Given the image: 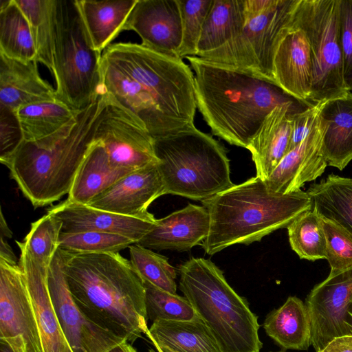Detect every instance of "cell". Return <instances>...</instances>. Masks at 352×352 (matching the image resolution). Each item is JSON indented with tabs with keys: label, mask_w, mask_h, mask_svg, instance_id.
Instances as JSON below:
<instances>
[{
	"label": "cell",
	"mask_w": 352,
	"mask_h": 352,
	"mask_svg": "<svg viewBox=\"0 0 352 352\" xmlns=\"http://www.w3.org/2000/svg\"><path fill=\"white\" fill-rule=\"evenodd\" d=\"M61 227L58 218L47 213L31 223L30 230L22 242L34 258L50 265L58 248Z\"/></svg>",
	"instance_id": "74e56055"
},
{
	"label": "cell",
	"mask_w": 352,
	"mask_h": 352,
	"mask_svg": "<svg viewBox=\"0 0 352 352\" xmlns=\"http://www.w3.org/2000/svg\"><path fill=\"white\" fill-rule=\"evenodd\" d=\"M317 114V104L308 106L294 114L289 151L299 145L309 135L316 124Z\"/></svg>",
	"instance_id": "7bdbcfd3"
},
{
	"label": "cell",
	"mask_w": 352,
	"mask_h": 352,
	"mask_svg": "<svg viewBox=\"0 0 352 352\" xmlns=\"http://www.w3.org/2000/svg\"><path fill=\"white\" fill-rule=\"evenodd\" d=\"M58 218L61 233L101 232L117 234L138 243L155 226L156 219L149 213L144 217H131L92 208L88 205L65 201L48 210Z\"/></svg>",
	"instance_id": "e0dca14e"
},
{
	"label": "cell",
	"mask_w": 352,
	"mask_h": 352,
	"mask_svg": "<svg viewBox=\"0 0 352 352\" xmlns=\"http://www.w3.org/2000/svg\"><path fill=\"white\" fill-rule=\"evenodd\" d=\"M107 352H138L127 341H124Z\"/></svg>",
	"instance_id": "7dc6e473"
},
{
	"label": "cell",
	"mask_w": 352,
	"mask_h": 352,
	"mask_svg": "<svg viewBox=\"0 0 352 352\" xmlns=\"http://www.w3.org/2000/svg\"><path fill=\"white\" fill-rule=\"evenodd\" d=\"M322 131L318 114L309 135L289 151L264 181L274 192L288 194L300 190L306 182L322 175L328 166L322 150Z\"/></svg>",
	"instance_id": "ffe728a7"
},
{
	"label": "cell",
	"mask_w": 352,
	"mask_h": 352,
	"mask_svg": "<svg viewBox=\"0 0 352 352\" xmlns=\"http://www.w3.org/2000/svg\"><path fill=\"white\" fill-rule=\"evenodd\" d=\"M138 0H77L95 49L101 52L122 31Z\"/></svg>",
	"instance_id": "83f0119b"
},
{
	"label": "cell",
	"mask_w": 352,
	"mask_h": 352,
	"mask_svg": "<svg viewBox=\"0 0 352 352\" xmlns=\"http://www.w3.org/2000/svg\"><path fill=\"white\" fill-rule=\"evenodd\" d=\"M63 269L74 300L90 320L129 342L147 335L145 287L130 261L119 252H66Z\"/></svg>",
	"instance_id": "7a4b0ae2"
},
{
	"label": "cell",
	"mask_w": 352,
	"mask_h": 352,
	"mask_svg": "<svg viewBox=\"0 0 352 352\" xmlns=\"http://www.w3.org/2000/svg\"><path fill=\"white\" fill-rule=\"evenodd\" d=\"M53 76L56 99L80 112L101 88V52L93 45L77 0H54Z\"/></svg>",
	"instance_id": "ba28073f"
},
{
	"label": "cell",
	"mask_w": 352,
	"mask_h": 352,
	"mask_svg": "<svg viewBox=\"0 0 352 352\" xmlns=\"http://www.w3.org/2000/svg\"><path fill=\"white\" fill-rule=\"evenodd\" d=\"M317 104L322 153L328 166L342 170L352 160V92Z\"/></svg>",
	"instance_id": "603a6c76"
},
{
	"label": "cell",
	"mask_w": 352,
	"mask_h": 352,
	"mask_svg": "<svg viewBox=\"0 0 352 352\" xmlns=\"http://www.w3.org/2000/svg\"><path fill=\"white\" fill-rule=\"evenodd\" d=\"M179 288L221 352H260L258 317L210 259L192 257L179 268Z\"/></svg>",
	"instance_id": "8992f818"
},
{
	"label": "cell",
	"mask_w": 352,
	"mask_h": 352,
	"mask_svg": "<svg viewBox=\"0 0 352 352\" xmlns=\"http://www.w3.org/2000/svg\"><path fill=\"white\" fill-rule=\"evenodd\" d=\"M320 352H352V336L336 338Z\"/></svg>",
	"instance_id": "ee69618b"
},
{
	"label": "cell",
	"mask_w": 352,
	"mask_h": 352,
	"mask_svg": "<svg viewBox=\"0 0 352 352\" xmlns=\"http://www.w3.org/2000/svg\"><path fill=\"white\" fill-rule=\"evenodd\" d=\"M195 72L197 108L212 133L248 148L276 107L297 101L276 83L248 74L186 57Z\"/></svg>",
	"instance_id": "3957f363"
},
{
	"label": "cell",
	"mask_w": 352,
	"mask_h": 352,
	"mask_svg": "<svg viewBox=\"0 0 352 352\" xmlns=\"http://www.w3.org/2000/svg\"><path fill=\"white\" fill-rule=\"evenodd\" d=\"M66 252L58 248L48 270V287L63 331L74 352H107L125 341L90 320L73 299L64 273Z\"/></svg>",
	"instance_id": "7c38bea8"
},
{
	"label": "cell",
	"mask_w": 352,
	"mask_h": 352,
	"mask_svg": "<svg viewBox=\"0 0 352 352\" xmlns=\"http://www.w3.org/2000/svg\"><path fill=\"white\" fill-rule=\"evenodd\" d=\"M0 234L3 237L11 238L12 236V232L6 223L2 210H1L0 217Z\"/></svg>",
	"instance_id": "c3c4849f"
},
{
	"label": "cell",
	"mask_w": 352,
	"mask_h": 352,
	"mask_svg": "<svg viewBox=\"0 0 352 352\" xmlns=\"http://www.w3.org/2000/svg\"><path fill=\"white\" fill-rule=\"evenodd\" d=\"M313 209L321 217L330 219L352 234V178L329 175L307 190Z\"/></svg>",
	"instance_id": "4dcf8cb0"
},
{
	"label": "cell",
	"mask_w": 352,
	"mask_h": 352,
	"mask_svg": "<svg viewBox=\"0 0 352 352\" xmlns=\"http://www.w3.org/2000/svg\"><path fill=\"white\" fill-rule=\"evenodd\" d=\"M210 214L204 206L188 204L162 219L138 244L151 250L188 251L201 245L210 230Z\"/></svg>",
	"instance_id": "44dd1931"
},
{
	"label": "cell",
	"mask_w": 352,
	"mask_h": 352,
	"mask_svg": "<svg viewBox=\"0 0 352 352\" xmlns=\"http://www.w3.org/2000/svg\"><path fill=\"white\" fill-rule=\"evenodd\" d=\"M149 352H161V351H155L153 349H149Z\"/></svg>",
	"instance_id": "816d5d0a"
},
{
	"label": "cell",
	"mask_w": 352,
	"mask_h": 352,
	"mask_svg": "<svg viewBox=\"0 0 352 352\" xmlns=\"http://www.w3.org/2000/svg\"><path fill=\"white\" fill-rule=\"evenodd\" d=\"M20 250L19 264L34 311L43 352H74L63 331L54 308L49 287L50 265L34 258L22 241H16Z\"/></svg>",
	"instance_id": "d6986e66"
},
{
	"label": "cell",
	"mask_w": 352,
	"mask_h": 352,
	"mask_svg": "<svg viewBox=\"0 0 352 352\" xmlns=\"http://www.w3.org/2000/svg\"><path fill=\"white\" fill-rule=\"evenodd\" d=\"M0 352H12V351L6 342L0 340Z\"/></svg>",
	"instance_id": "681fc988"
},
{
	"label": "cell",
	"mask_w": 352,
	"mask_h": 352,
	"mask_svg": "<svg viewBox=\"0 0 352 352\" xmlns=\"http://www.w3.org/2000/svg\"><path fill=\"white\" fill-rule=\"evenodd\" d=\"M266 334L284 349L307 350L311 345V324L307 307L296 296H289L265 317Z\"/></svg>",
	"instance_id": "4316f807"
},
{
	"label": "cell",
	"mask_w": 352,
	"mask_h": 352,
	"mask_svg": "<svg viewBox=\"0 0 352 352\" xmlns=\"http://www.w3.org/2000/svg\"><path fill=\"white\" fill-rule=\"evenodd\" d=\"M30 25L36 61L54 74V0H15Z\"/></svg>",
	"instance_id": "d6a6232c"
},
{
	"label": "cell",
	"mask_w": 352,
	"mask_h": 352,
	"mask_svg": "<svg viewBox=\"0 0 352 352\" xmlns=\"http://www.w3.org/2000/svg\"><path fill=\"white\" fill-rule=\"evenodd\" d=\"M210 218L209 232L201 245L213 255L236 244L249 245L287 226L312 210L307 191L281 194L270 190L256 176L201 201Z\"/></svg>",
	"instance_id": "5b68a950"
},
{
	"label": "cell",
	"mask_w": 352,
	"mask_h": 352,
	"mask_svg": "<svg viewBox=\"0 0 352 352\" xmlns=\"http://www.w3.org/2000/svg\"><path fill=\"white\" fill-rule=\"evenodd\" d=\"M101 87L154 138L195 126L194 75L182 59L118 43L101 58Z\"/></svg>",
	"instance_id": "6da1fadb"
},
{
	"label": "cell",
	"mask_w": 352,
	"mask_h": 352,
	"mask_svg": "<svg viewBox=\"0 0 352 352\" xmlns=\"http://www.w3.org/2000/svg\"><path fill=\"white\" fill-rule=\"evenodd\" d=\"M157 351H160L161 352H173L168 349H166V348H158V349H156Z\"/></svg>",
	"instance_id": "f907efd6"
},
{
	"label": "cell",
	"mask_w": 352,
	"mask_h": 352,
	"mask_svg": "<svg viewBox=\"0 0 352 352\" xmlns=\"http://www.w3.org/2000/svg\"><path fill=\"white\" fill-rule=\"evenodd\" d=\"M146 336L156 349L166 348L173 352H221L199 316L190 320H156Z\"/></svg>",
	"instance_id": "484cf974"
},
{
	"label": "cell",
	"mask_w": 352,
	"mask_h": 352,
	"mask_svg": "<svg viewBox=\"0 0 352 352\" xmlns=\"http://www.w3.org/2000/svg\"><path fill=\"white\" fill-rule=\"evenodd\" d=\"M0 260L10 263H19L11 247L3 236L0 238Z\"/></svg>",
	"instance_id": "f6af8a7d"
},
{
	"label": "cell",
	"mask_w": 352,
	"mask_h": 352,
	"mask_svg": "<svg viewBox=\"0 0 352 352\" xmlns=\"http://www.w3.org/2000/svg\"><path fill=\"white\" fill-rule=\"evenodd\" d=\"M124 30L136 32L142 46L180 58L182 27L177 0H138L124 25Z\"/></svg>",
	"instance_id": "2e32d148"
},
{
	"label": "cell",
	"mask_w": 352,
	"mask_h": 352,
	"mask_svg": "<svg viewBox=\"0 0 352 352\" xmlns=\"http://www.w3.org/2000/svg\"><path fill=\"white\" fill-rule=\"evenodd\" d=\"M287 229L290 246L300 258L312 261L326 259L322 218L315 210L312 208L298 216Z\"/></svg>",
	"instance_id": "836d02e7"
},
{
	"label": "cell",
	"mask_w": 352,
	"mask_h": 352,
	"mask_svg": "<svg viewBox=\"0 0 352 352\" xmlns=\"http://www.w3.org/2000/svg\"><path fill=\"white\" fill-rule=\"evenodd\" d=\"M344 326L345 336H352V300L349 304L345 312Z\"/></svg>",
	"instance_id": "bcb514c9"
},
{
	"label": "cell",
	"mask_w": 352,
	"mask_h": 352,
	"mask_svg": "<svg viewBox=\"0 0 352 352\" xmlns=\"http://www.w3.org/2000/svg\"><path fill=\"white\" fill-rule=\"evenodd\" d=\"M107 96L96 140L103 144L111 164L135 171L157 163L154 138L128 109Z\"/></svg>",
	"instance_id": "8fae6325"
},
{
	"label": "cell",
	"mask_w": 352,
	"mask_h": 352,
	"mask_svg": "<svg viewBox=\"0 0 352 352\" xmlns=\"http://www.w3.org/2000/svg\"><path fill=\"white\" fill-rule=\"evenodd\" d=\"M23 141L34 142L60 132L76 122L79 112L55 100L29 104L14 111Z\"/></svg>",
	"instance_id": "f1b7e54d"
},
{
	"label": "cell",
	"mask_w": 352,
	"mask_h": 352,
	"mask_svg": "<svg viewBox=\"0 0 352 352\" xmlns=\"http://www.w3.org/2000/svg\"><path fill=\"white\" fill-rule=\"evenodd\" d=\"M294 13L295 10L278 41L273 59V76L275 83L287 94L306 106H311L309 102L313 80L311 48L305 32L296 20Z\"/></svg>",
	"instance_id": "9a60e30c"
},
{
	"label": "cell",
	"mask_w": 352,
	"mask_h": 352,
	"mask_svg": "<svg viewBox=\"0 0 352 352\" xmlns=\"http://www.w3.org/2000/svg\"><path fill=\"white\" fill-rule=\"evenodd\" d=\"M321 218L326 239V259L331 268L329 274L352 267V234L340 224Z\"/></svg>",
	"instance_id": "ab89813d"
},
{
	"label": "cell",
	"mask_w": 352,
	"mask_h": 352,
	"mask_svg": "<svg viewBox=\"0 0 352 352\" xmlns=\"http://www.w3.org/2000/svg\"><path fill=\"white\" fill-rule=\"evenodd\" d=\"M0 340L12 352H43L34 311L18 263L0 260Z\"/></svg>",
	"instance_id": "4fadbf2b"
},
{
	"label": "cell",
	"mask_w": 352,
	"mask_h": 352,
	"mask_svg": "<svg viewBox=\"0 0 352 352\" xmlns=\"http://www.w3.org/2000/svg\"><path fill=\"white\" fill-rule=\"evenodd\" d=\"M145 287L147 318L153 322L159 320H190L197 314L184 296L162 290L142 280Z\"/></svg>",
	"instance_id": "d590c367"
},
{
	"label": "cell",
	"mask_w": 352,
	"mask_h": 352,
	"mask_svg": "<svg viewBox=\"0 0 352 352\" xmlns=\"http://www.w3.org/2000/svg\"><path fill=\"white\" fill-rule=\"evenodd\" d=\"M135 243L122 235L101 232H84L60 234L58 248L69 253H116Z\"/></svg>",
	"instance_id": "8d00e7d4"
},
{
	"label": "cell",
	"mask_w": 352,
	"mask_h": 352,
	"mask_svg": "<svg viewBox=\"0 0 352 352\" xmlns=\"http://www.w3.org/2000/svg\"><path fill=\"white\" fill-rule=\"evenodd\" d=\"M0 129V162L6 166L23 142V137L14 111L1 105Z\"/></svg>",
	"instance_id": "60d3db41"
},
{
	"label": "cell",
	"mask_w": 352,
	"mask_h": 352,
	"mask_svg": "<svg viewBox=\"0 0 352 352\" xmlns=\"http://www.w3.org/2000/svg\"><path fill=\"white\" fill-rule=\"evenodd\" d=\"M0 54L23 62L36 60L30 23L15 0H1Z\"/></svg>",
	"instance_id": "1f68e13d"
},
{
	"label": "cell",
	"mask_w": 352,
	"mask_h": 352,
	"mask_svg": "<svg viewBox=\"0 0 352 352\" xmlns=\"http://www.w3.org/2000/svg\"><path fill=\"white\" fill-rule=\"evenodd\" d=\"M277 352H285V351H277Z\"/></svg>",
	"instance_id": "f5cc1de1"
},
{
	"label": "cell",
	"mask_w": 352,
	"mask_h": 352,
	"mask_svg": "<svg viewBox=\"0 0 352 352\" xmlns=\"http://www.w3.org/2000/svg\"><path fill=\"white\" fill-rule=\"evenodd\" d=\"M57 100L55 89L38 72L37 61L0 54V105L14 111L29 104Z\"/></svg>",
	"instance_id": "cb8c5ba5"
},
{
	"label": "cell",
	"mask_w": 352,
	"mask_h": 352,
	"mask_svg": "<svg viewBox=\"0 0 352 352\" xmlns=\"http://www.w3.org/2000/svg\"><path fill=\"white\" fill-rule=\"evenodd\" d=\"M129 248L130 262L142 280L176 294V271L166 257L138 243L132 244Z\"/></svg>",
	"instance_id": "e575fe53"
},
{
	"label": "cell",
	"mask_w": 352,
	"mask_h": 352,
	"mask_svg": "<svg viewBox=\"0 0 352 352\" xmlns=\"http://www.w3.org/2000/svg\"><path fill=\"white\" fill-rule=\"evenodd\" d=\"M298 0H245L240 33L220 47L199 55L202 60L274 82L273 59L282 31Z\"/></svg>",
	"instance_id": "9c48e42d"
},
{
	"label": "cell",
	"mask_w": 352,
	"mask_h": 352,
	"mask_svg": "<svg viewBox=\"0 0 352 352\" xmlns=\"http://www.w3.org/2000/svg\"><path fill=\"white\" fill-rule=\"evenodd\" d=\"M307 107L298 101L290 102L276 107L266 116L247 148L256 177L265 181L288 153L293 116Z\"/></svg>",
	"instance_id": "7402d4cb"
},
{
	"label": "cell",
	"mask_w": 352,
	"mask_h": 352,
	"mask_svg": "<svg viewBox=\"0 0 352 352\" xmlns=\"http://www.w3.org/2000/svg\"><path fill=\"white\" fill-rule=\"evenodd\" d=\"M245 19V0H212L196 56L213 51L235 38L241 31Z\"/></svg>",
	"instance_id": "f546056e"
},
{
	"label": "cell",
	"mask_w": 352,
	"mask_h": 352,
	"mask_svg": "<svg viewBox=\"0 0 352 352\" xmlns=\"http://www.w3.org/2000/svg\"><path fill=\"white\" fill-rule=\"evenodd\" d=\"M166 194L203 201L234 185L227 151L195 126L154 139Z\"/></svg>",
	"instance_id": "52a82bcc"
},
{
	"label": "cell",
	"mask_w": 352,
	"mask_h": 352,
	"mask_svg": "<svg viewBox=\"0 0 352 352\" xmlns=\"http://www.w3.org/2000/svg\"><path fill=\"white\" fill-rule=\"evenodd\" d=\"M294 15L305 32L311 48L313 80L310 104L348 93L340 40V0H298Z\"/></svg>",
	"instance_id": "30bf717a"
},
{
	"label": "cell",
	"mask_w": 352,
	"mask_h": 352,
	"mask_svg": "<svg viewBox=\"0 0 352 352\" xmlns=\"http://www.w3.org/2000/svg\"><path fill=\"white\" fill-rule=\"evenodd\" d=\"M157 163L129 173L87 205L125 216L148 215L151 204L166 195Z\"/></svg>",
	"instance_id": "ac0fdd59"
},
{
	"label": "cell",
	"mask_w": 352,
	"mask_h": 352,
	"mask_svg": "<svg viewBox=\"0 0 352 352\" xmlns=\"http://www.w3.org/2000/svg\"><path fill=\"white\" fill-rule=\"evenodd\" d=\"M100 88L80 111L75 123L34 142L23 141L6 165L23 195L35 208L51 204L69 192L90 147L107 105Z\"/></svg>",
	"instance_id": "277c9868"
},
{
	"label": "cell",
	"mask_w": 352,
	"mask_h": 352,
	"mask_svg": "<svg viewBox=\"0 0 352 352\" xmlns=\"http://www.w3.org/2000/svg\"><path fill=\"white\" fill-rule=\"evenodd\" d=\"M182 27V40L179 50L181 59L196 56L204 23L212 0H177Z\"/></svg>",
	"instance_id": "f35d334b"
},
{
	"label": "cell",
	"mask_w": 352,
	"mask_h": 352,
	"mask_svg": "<svg viewBox=\"0 0 352 352\" xmlns=\"http://www.w3.org/2000/svg\"><path fill=\"white\" fill-rule=\"evenodd\" d=\"M131 172L113 166L103 144L96 140L78 170L67 199L87 205Z\"/></svg>",
	"instance_id": "d4e9b609"
},
{
	"label": "cell",
	"mask_w": 352,
	"mask_h": 352,
	"mask_svg": "<svg viewBox=\"0 0 352 352\" xmlns=\"http://www.w3.org/2000/svg\"><path fill=\"white\" fill-rule=\"evenodd\" d=\"M340 40L344 80L352 92V0H340Z\"/></svg>",
	"instance_id": "b9f144b4"
},
{
	"label": "cell",
	"mask_w": 352,
	"mask_h": 352,
	"mask_svg": "<svg viewBox=\"0 0 352 352\" xmlns=\"http://www.w3.org/2000/svg\"><path fill=\"white\" fill-rule=\"evenodd\" d=\"M352 300V267L329 274L305 300L311 324V346L320 352L330 342L345 336L344 318Z\"/></svg>",
	"instance_id": "5bb4252c"
}]
</instances>
